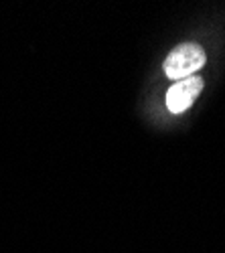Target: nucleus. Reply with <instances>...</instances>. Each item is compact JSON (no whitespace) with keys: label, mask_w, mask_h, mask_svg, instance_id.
Instances as JSON below:
<instances>
[{"label":"nucleus","mask_w":225,"mask_h":253,"mask_svg":"<svg viewBox=\"0 0 225 253\" xmlns=\"http://www.w3.org/2000/svg\"><path fill=\"white\" fill-rule=\"evenodd\" d=\"M207 61V55L199 43H180L165 59V75L173 81L193 77Z\"/></svg>","instance_id":"obj_1"},{"label":"nucleus","mask_w":225,"mask_h":253,"mask_svg":"<svg viewBox=\"0 0 225 253\" xmlns=\"http://www.w3.org/2000/svg\"><path fill=\"white\" fill-rule=\"evenodd\" d=\"M203 85H205V83H203V79L199 75L175 81V85H171L169 91H167V108H169V112L171 114L187 112L195 103V99L199 97V93L203 91Z\"/></svg>","instance_id":"obj_2"}]
</instances>
